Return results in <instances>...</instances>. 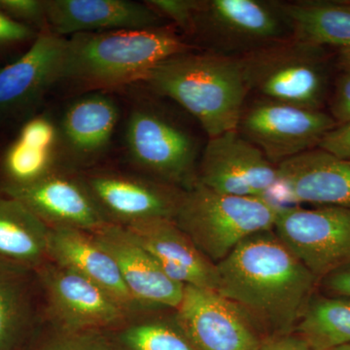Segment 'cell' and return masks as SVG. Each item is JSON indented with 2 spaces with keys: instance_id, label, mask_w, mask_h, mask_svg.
<instances>
[{
  "instance_id": "cell-11",
  "label": "cell",
  "mask_w": 350,
  "mask_h": 350,
  "mask_svg": "<svg viewBox=\"0 0 350 350\" xmlns=\"http://www.w3.org/2000/svg\"><path fill=\"white\" fill-rule=\"evenodd\" d=\"M336 126L331 115L321 110L260 98L244 107L237 130L278 165L317 148Z\"/></svg>"
},
{
  "instance_id": "cell-29",
  "label": "cell",
  "mask_w": 350,
  "mask_h": 350,
  "mask_svg": "<svg viewBox=\"0 0 350 350\" xmlns=\"http://www.w3.org/2000/svg\"><path fill=\"white\" fill-rule=\"evenodd\" d=\"M145 2L170 25L192 36L199 0H148Z\"/></svg>"
},
{
  "instance_id": "cell-26",
  "label": "cell",
  "mask_w": 350,
  "mask_h": 350,
  "mask_svg": "<svg viewBox=\"0 0 350 350\" xmlns=\"http://www.w3.org/2000/svg\"><path fill=\"white\" fill-rule=\"evenodd\" d=\"M296 328L300 338L317 350L350 345V299L312 298Z\"/></svg>"
},
{
  "instance_id": "cell-20",
  "label": "cell",
  "mask_w": 350,
  "mask_h": 350,
  "mask_svg": "<svg viewBox=\"0 0 350 350\" xmlns=\"http://www.w3.org/2000/svg\"><path fill=\"white\" fill-rule=\"evenodd\" d=\"M47 257L49 261L98 285L131 312H149L135 300L114 259L96 241L93 232L70 228H49Z\"/></svg>"
},
{
  "instance_id": "cell-25",
  "label": "cell",
  "mask_w": 350,
  "mask_h": 350,
  "mask_svg": "<svg viewBox=\"0 0 350 350\" xmlns=\"http://www.w3.org/2000/svg\"><path fill=\"white\" fill-rule=\"evenodd\" d=\"M282 3L294 38L320 47L350 48V3L323 0Z\"/></svg>"
},
{
  "instance_id": "cell-10",
  "label": "cell",
  "mask_w": 350,
  "mask_h": 350,
  "mask_svg": "<svg viewBox=\"0 0 350 350\" xmlns=\"http://www.w3.org/2000/svg\"><path fill=\"white\" fill-rule=\"evenodd\" d=\"M273 232L317 280L350 266V209L283 207Z\"/></svg>"
},
{
  "instance_id": "cell-13",
  "label": "cell",
  "mask_w": 350,
  "mask_h": 350,
  "mask_svg": "<svg viewBox=\"0 0 350 350\" xmlns=\"http://www.w3.org/2000/svg\"><path fill=\"white\" fill-rule=\"evenodd\" d=\"M122 117V108L111 93L92 92L71 100L57 117L63 169L81 174L100 167Z\"/></svg>"
},
{
  "instance_id": "cell-3",
  "label": "cell",
  "mask_w": 350,
  "mask_h": 350,
  "mask_svg": "<svg viewBox=\"0 0 350 350\" xmlns=\"http://www.w3.org/2000/svg\"><path fill=\"white\" fill-rule=\"evenodd\" d=\"M142 84L179 105L208 138L238 129L250 93L239 59L195 51L165 59Z\"/></svg>"
},
{
  "instance_id": "cell-28",
  "label": "cell",
  "mask_w": 350,
  "mask_h": 350,
  "mask_svg": "<svg viewBox=\"0 0 350 350\" xmlns=\"http://www.w3.org/2000/svg\"><path fill=\"white\" fill-rule=\"evenodd\" d=\"M31 350H115L108 332L54 330Z\"/></svg>"
},
{
  "instance_id": "cell-1",
  "label": "cell",
  "mask_w": 350,
  "mask_h": 350,
  "mask_svg": "<svg viewBox=\"0 0 350 350\" xmlns=\"http://www.w3.org/2000/svg\"><path fill=\"white\" fill-rule=\"evenodd\" d=\"M216 269L217 293L282 331L296 326L319 282L273 231L244 239Z\"/></svg>"
},
{
  "instance_id": "cell-22",
  "label": "cell",
  "mask_w": 350,
  "mask_h": 350,
  "mask_svg": "<svg viewBox=\"0 0 350 350\" xmlns=\"http://www.w3.org/2000/svg\"><path fill=\"white\" fill-rule=\"evenodd\" d=\"M163 271L184 286L217 289L216 265L207 259L174 220L161 219L126 228Z\"/></svg>"
},
{
  "instance_id": "cell-14",
  "label": "cell",
  "mask_w": 350,
  "mask_h": 350,
  "mask_svg": "<svg viewBox=\"0 0 350 350\" xmlns=\"http://www.w3.org/2000/svg\"><path fill=\"white\" fill-rule=\"evenodd\" d=\"M174 319L197 350H256L241 308L214 290L185 286Z\"/></svg>"
},
{
  "instance_id": "cell-30",
  "label": "cell",
  "mask_w": 350,
  "mask_h": 350,
  "mask_svg": "<svg viewBox=\"0 0 350 350\" xmlns=\"http://www.w3.org/2000/svg\"><path fill=\"white\" fill-rule=\"evenodd\" d=\"M0 11L38 32L48 29L46 0H0Z\"/></svg>"
},
{
  "instance_id": "cell-35",
  "label": "cell",
  "mask_w": 350,
  "mask_h": 350,
  "mask_svg": "<svg viewBox=\"0 0 350 350\" xmlns=\"http://www.w3.org/2000/svg\"><path fill=\"white\" fill-rule=\"evenodd\" d=\"M256 350H317L310 347L308 342L301 338L284 337L267 342Z\"/></svg>"
},
{
  "instance_id": "cell-27",
  "label": "cell",
  "mask_w": 350,
  "mask_h": 350,
  "mask_svg": "<svg viewBox=\"0 0 350 350\" xmlns=\"http://www.w3.org/2000/svg\"><path fill=\"white\" fill-rule=\"evenodd\" d=\"M131 317L123 325L109 331L115 350H197L175 319Z\"/></svg>"
},
{
  "instance_id": "cell-9",
  "label": "cell",
  "mask_w": 350,
  "mask_h": 350,
  "mask_svg": "<svg viewBox=\"0 0 350 350\" xmlns=\"http://www.w3.org/2000/svg\"><path fill=\"white\" fill-rule=\"evenodd\" d=\"M79 174L107 224L124 228L174 220L184 192L133 170L96 167Z\"/></svg>"
},
{
  "instance_id": "cell-33",
  "label": "cell",
  "mask_w": 350,
  "mask_h": 350,
  "mask_svg": "<svg viewBox=\"0 0 350 350\" xmlns=\"http://www.w3.org/2000/svg\"><path fill=\"white\" fill-rule=\"evenodd\" d=\"M317 147L340 160L350 162V122L332 129L324 135Z\"/></svg>"
},
{
  "instance_id": "cell-15",
  "label": "cell",
  "mask_w": 350,
  "mask_h": 350,
  "mask_svg": "<svg viewBox=\"0 0 350 350\" xmlns=\"http://www.w3.org/2000/svg\"><path fill=\"white\" fill-rule=\"evenodd\" d=\"M66 42L44 29L19 59L0 68V116L29 111L62 82Z\"/></svg>"
},
{
  "instance_id": "cell-24",
  "label": "cell",
  "mask_w": 350,
  "mask_h": 350,
  "mask_svg": "<svg viewBox=\"0 0 350 350\" xmlns=\"http://www.w3.org/2000/svg\"><path fill=\"white\" fill-rule=\"evenodd\" d=\"M49 228L19 200L0 193V260L36 269L48 261Z\"/></svg>"
},
{
  "instance_id": "cell-8",
  "label": "cell",
  "mask_w": 350,
  "mask_h": 350,
  "mask_svg": "<svg viewBox=\"0 0 350 350\" xmlns=\"http://www.w3.org/2000/svg\"><path fill=\"white\" fill-rule=\"evenodd\" d=\"M36 271L54 330L109 332L138 314L98 285L49 260Z\"/></svg>"
},
{
  "instance_id": "cell-7",
  "label": "cell",
  "mask_w": 350,
  "mask_h": 350,
  "mask_svg": "<svg viewBox=\"0 0 350 350\" xmlns=\"http://www.w3.org/2000/svg\"><path fill=\"white\" fill-rule=\"evenodd\" d=\"M293 36L282 1L199 0L192 38L220 56H245Z\"/></svg>"
},
{
  "instance_id": "cell-17",
  "label": "cell",
  "mask_w": 350,
  "mask_h": 350,
  "mask_svg": "<svg viewBox=\"0 0 350 350\" xmlns=\"http://www.w3.org/2000/svg\"><path fill=\"white\" fill-rule=\"evenodd\" d=\"M1 192L19 200L48 228L96 232L107 225L79 174L59 170L42 180Z\"/></svg>"
},
{
  "instance_id": "cell-2",
  "label": "cell",
  "mask_w": 350,
  "mask_h": 350,
  "mask_svg": "<svg viewBox=\"0 0 350 350\" xmlns=\"http://www.w3.org/2000/svg\"><path fill=\"white\" fill-rule=\"evenodd\" d=\"M66 42L63 78L81 94L144 83L163 61L195 49L172 25L82 33Z\"/></svg>"
},
{
  "instance_id": "cell-6",
  "label": "cell",
  "mask_w": 350,
  "mask_h": 350,
  "mask_svg": "<svg viewBox=\"0 0 350 350\" xmlns=\"http://www.w3.org/2000/svg\"><path fill=\"white\" fill-rule=\"evenodd\" d=\"M248 92L259 98L321 110L330 83L325 48L288 38L239 57Z\"/></svg>"
},
{
  "instance_id": "cell-34",
  "label": "cell",
  "mask_w": 350,
  "mask_h": 350,
  "mask_svg": "<svg viewBox=\"0 0 350 350\" xmlns=\"http://www.w3.org/2000/svg\"><path fill=\"white\" fill-rule=\"evenodd\" d=\"M322 284L329 296L350 299V266L327 275Z\"/></svg>"
},
{
  "instance_id": "cell-37",
  "label": "cell",
  "mask_w": 350,
  "mask_h": 350,
  "mask_svg": "<svg viewBox=\"0 0 350 350\" xmlns=\"http://www.w3.org/2000/svg\"><path fill=\"white\" fill-rule=\"evenodd\" d=\"M331 350H350V345H340V347H335Z\"/></svg>"
},
{
  "instance_id": "cell-21",
  "label": "cell",
  "mask_w": 350,
  "mask_h": 350,
  "mask_svg": "<svg viewBox=\"0 0 350 350\" xmlns=\"http://www.w3.org/2000/svg\"><path fill=\"white\" fill-rule=\"evenodd\" d=\"M59 170H64L59 152L57 118L46 112L31 115L2 156V188L31 185Z\"/></svg>"
},
{
  "instance_id": "cell-5",
  "label": "cell",
  "mask_w": 350,
  "mask_h": 350,
  "mask_svg": "<svg viewBox=\"0 0 350 350\" xmlns=\"http://www.w3.org/2000/svg\"><path fill=\"white\" fill-rule=\"evenodd\" d=\"M280 211L261 198L223 194L196 183L184 190L174 221L216 265L244 239L273 231Z\"/></svg>"
},
{
  "instance_id": "cell-36",
  "label": "cell",
  "mask_w": 350,
  "mask_h": 350,
  "mask_svg": "<svg viewBox=\"0 0 350 350\" xmlns=\"http://www.w3.org/2000/svg\"><path fill=\"white\" fill-rule=\"evenodd\" d=\"M338 63L342 71L350 72V48L340 49L338 56Z\"/></svg>"
},
{
  "instance_id": "cell-18",
  "label": "cell",
  "mask_w": 350,
  "mask_h": 350,
  "mask_svg": "<svg viewBox=\"0 0 350 350\" xmlns=\"http://www.w3.org/2000/svg\"><path fill=\"white\" fill-rule=\"evenodd\" d=\"M46 17L48 29L64 38L170 25L146 2L131 0H46Z\"/></svg>"
},
{
  "instance_id": "cell-4",
  "label": "cell",
  "mask_w": 350,
  "mask_h": 350,
  "mask_svg": "<svg viewBox=\"0 0 350 350\" xmlns=\"http://www.w3.org/2000/svg\"><path fill=\"white\" fill-rule=\"evenodd\" d=\"M121 123L122 152L131 170L182 190L198 183L204 147L162 98L150 92L137 96Z\"/></svg>"
},
{
  "instance_id": "cell-32",
  "label": "cell",
  "mask_w": 350,
  "mask_h": 350,
  "mask_svg": "<svg viewBox=\"0 0 350 350\" xmlns=\"http://www.w3.org/2000/svg\"><path fill=\"white\" fill-rule=\"evenodd\" d=\"M331 117L337 125L350 122V72L342 71L331 98Z\"/></svg>"
},
{
  "instance_id": "cell-16",
  "label": "cell",
  "mask_w": 350,
  "mask_h": 350,
  "mask_svg": "<svg viewBox=\"0 0 350 350\" xmlns=\"http://www.w3.org/2000/svg\"><path fill=\"white\" fill-rule=\"evenodd\" d=\"M93 234L114 259L129 291L145 310L178 308L185 286L170 278L126 228L107 224Z\"/></svg>"
},
{
  "instance_id": "cell-19",
  "label": "cell",
  "mask_w": 350,
  "mask_h": 350,
  "mask_svg": "<svg viewBox=\"0 0 350 350\" xmlns=\"http://www.w3.org/2000/svg\"><path fill=\"white\" fill-rule=\"evenodd\" d=\"M276 167L290 202L350 209V162L317 147Z\"/></svg>"
},
{
  "instance_id": "cell-31",
  "label": "cell",
  "mask_w": 350,
  "mask_h": 350,
  "mask_svg": "<svg viewBox=\"0 0 350 350\" xmlns=\"http://www.w3.org/2000/svg\"><path fill=\"white\" fill-rule=\"evenodd\" d=\"M39 32L32 27L16 22L0 11V50L32 42Z\"/></svg>"
},
{
  "instance_id": "cell-12",
  "label": "cell",
  "mask_w": 350,
  "mask_h": 350,
  "mask_svg": "<svg viewBox=\"0 0 350 350\" xmlns=\"http://www.w3.org/2000/svg\"><path fill=\"white\" fill-rule=\"evenodd\" d=\"M198 183L223 194L268 200L280 183L278 167L238 130L208 138Z\"/></svg>"
},
{
  "instance_id": "cell-23",
  "label": "cell",
  "mask_w": 350,
  "mask_h": 350,
  "mask_svg": "<svg viewBox=\"0 0 350 350\" xmlns=\"http://www.w3.org/2000/svg\"><path fill=\"white\" fill-rule=\"evenodd\" d=\"M42 296L34 269L0 260V350H31L41 324Z\"/></svg>"
}]
</instances>
